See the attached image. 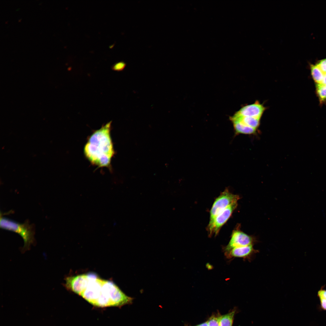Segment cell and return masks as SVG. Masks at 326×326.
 Returning <instances> with one entry per match:
<instances>
[{"instance_id":"6da1fadb","label":"cell","mask_w":326,"mask_h":326,"mask_svg":"<svg viewBox=\"0 0 326 326\" xmlns=\"http://www.w3.org/2000/svg\"><path fill=\"white\" fill-rule=\"evenodd\" d=\"M65 286L97 307H120L132 303L133 300L113 282L102 279L94 273L68 276Z\"/></svg>"},{"instance_id":"7a4b0ae2","label":"cell","mask_w":326,"mask_h":326,"mask_svg":"<svg viewBox=\"0 0 326 326\" xmlns=\"http://www.w3.org/2000/svg\"><path fill=\"white\" fill-rule=\"evenodd\" d=\"M112 121L103 125L90 136L84 148L85 157L99 168L110 167L115 154L110 135Z\"/></svg>"},{"instance_id":"3957f363","label":"cell","mask_w":326,"mask_h":326,"mask_svg":"<svg viewBox=\"0 0 326 326\" xmlns=\"http://www.w3.org/2000/svg\"><path fill=\"white\" fill-rule=\"evenodd\" d=\"M0 225V227L2 229L11 231L19 235L24 240V249H29L31 244L34 243V230L28 222L21 223L1 216Z\"/></svg>"},{"instance_id":"277c9868","label":"cell","mask_w":326,"mask_h":326,"mask_svg":"<svg viewBox=\"0 0 326 326\" xmlns=\"http://www.w3.org/2000/svg\"><path fill=\"white\" fill-rule=\"evenodd\" d=\"M238 195L233 194L226 189L215 200L210 211L209 223L212 222L216 217L227 207L237 203L239 199Z\"/></svg>"},{"instance_id":"5b68a950","label":"cell","mask_w":326,"mask_h":326,"mask_svg":"<svg viewBox=\"0 0 326 326\" xmlns=\"http://www.w3.org/2000/svg\"><path fill=\"white\" fill-rule=\"evenodd\" d=\"M237 202L227 207L218 214L208 226V231L210 236L216 235L222 226L226 222L232 213L237 206Z\"/></svg>"},{"instance_id":"8992f818","label":"cell","mask_w":326,"mask_h":326,"mask_svg":"<svg viewBox=\"0 0 326 326\" xmlns=\"http://www.w3.org/2000/svg\"><path fill=\"white\" fill-rule=\"evenodd\" d=\"M254 242V239L251 236L239 230H234L225 250L227 251L235 248L253 245Z\"/></svg>"},{"instance_id":"52a82bcc","label":"cell","mask_w":326,"mask_h":326,"mask_svg":"<svg viewBox=\"0 0 326 326\" xmlns=\"http://www.w3.org/2000/svg\"><path fill=\"white\" fill-rule=\"evenodd\" d=\"M266 110V107L263 104L256 101L253 104L243 106L235 114L241 116L261 119Z\"/></svg>"},{"instance_id":"ba28073f","label":"cell","mask_w":326,"mask_h":326,"mask_svg":"<svg viewBox=\"0 0 326 326\" xmlns=\"http://www.w3.org/2000/svg\"><path fill=\"white\" fill-rule=\"evenodd\" d=\"M258 252V250L254 248L253 245H251L233 248L226 251L225 254L227 257L229 258H243L251 261L253 256Z\"/></svg>"},{"instance_id":"9c48e42d","label":"cell","mask_w":326,"mask_h":326,"mask_svg":"<svg viewBox=\"0 0 326 326\" xmlns=\"http://www.w3.org/2000/svg\"><path fill=\"white\" fill-rule=\"evenodd\" d=\"M261 119L239 116L235 114L230 118L232 122H237L257 129L260 125Z\"/></svg>"},{"instance_id":"30bf717a","label":"cell","mask_w":326,"mask_h":326,"mask_svg":"<svg viewBox=\"0 0 326 326\" xmlns=\"http://www.w3.org/2000/svg\"><path fill=\"white\" fill-rule=\"evenodd\" d=\"M232 123L236 134L252 135L256 133L257 129L238 122H234Z\"/></svg>"},{"instance_id":"8fae6325","label":"cell","mask_w":326,"mask_h":326,"mask_svg":"<svg viewBox=\"0 0 326 326\" xmlns=\"http://www.w3.org/2000/svg\"><path fill=\"white\" fill-rule=\"evenodd\" d=\"M312 77L316 84H321L323 78L324 73L316 65L310 66Z\"/></svg>"},{"instance_id":"7c38bea8","label":"cell","mask_w":326,"mask_h":326,"mask_svg":"<svg viewBox=\"0 0 326 326\" xmlns=\"http://www.w3.org/2000/svg\"><path fill=\"white\" fill-rule=\"evenodd\" d=\"M235 310L225 315L221 316L219 321L220 326H232Z\"/></svg>"},{"instance_id":"4fadbf2b","label":"cell","mask_w":326,"mask_h":326,"mask_svg":"<svg viewBox=\"0 0 326 326\" xmlns=\"http://www.w3.org/2000/svg\"><path fill=\"white\" fill-rule=\"evenodd\" d=\"M316 92L320 102L322 103L326 101V85L316 84Z\"/></svg>"},{"instance_id":"5bb4252c","label":"cell","mask_w":326,"mask_h":326,"mask_svg":"<svg viewBox=\"0 0 326 326\" xmlns=\"http://www.w3.org/2000/svg\"><path fill=\"white\" fill-rule=\"evenodd\" d=\"M126 65L123 61L118 62L114 63L111 66L112 69L115 71H121L124 70Z\"/></svg>"},{"instance_id":"9a60e30c","label":"cell","mask_w":326,"mask_h":326,"mask_svg":"<svg viewBox=\"0 0 326 326\" xmlns=\"http://www.w3.org/2000/svg\"><path fill=\"white\" fill-rule=\"evenodd\" d=\"M221 316H212L207 321L208 326H220L219 321Z\"/></svg>"},{"instance_id":"2e32d148","label":"cell","mask_w":326,"mask_h":326,"mask_svg":"<svg viewBox=\"0 0 326 326\" xmlns=\"http://www.w3.org/2000/svg\"><path fill=\"white\" fill-rule=\"evenodd\" d=\"M316 65L324 74L326 73V58L320 60Z\"/></svg>"},{"instance_id":"e0dca14e","label":"cell","mask_w":326,"mask_h":326,"mask_svg":"<svg viewBox=\"0 0 326 326\" xmlns=\"http://www.w3.org/2000/svg\"><path fill=\"white\" fill-rule=\"evenodd\" d=\"M317 296L319 299L322 298L326 299V289L321 288L318 292Z\"/></svg>"},{"instance_id":"ac0fdd59","label":"cell","mask_w":326,"mask_h":326,"mask_svg":"<svg viewBox=\"0 0 326 326\" xmlns=\"http://www.w3.org/2000/svg\"><path fill=\"white\" fill-rule=\"evenodd\" d=\"M320 301V307L321 309L326 311V299H319Z\"/></svg>"},{"instance_id":"d6986e66","label":"cell","mask_w":326,"mask_h":326,"mask_svg":"<svg viewBox=\"0 0 326 326\" xmlns=\"http://www.w3.org/2000/svg\"><path fill=\"white\" fill-rule=\"evenodd\" d=\"M321 84L324 85H326V73L324 74L323 78Z\"/></svg>"},{"instance_id":"ffe728a7","label":"cell","mask_w":326,"mask_h":326,"mask_svg":"<svg viewBox=\"0 0 326 326\" xmlns=\"http://www.w3.org/2000/svg\"><path fill=\"white\" fill-rule=\"evenodd\" d=\"M196 326H208L207 321Z\"/></svg>"}]
</instances>
